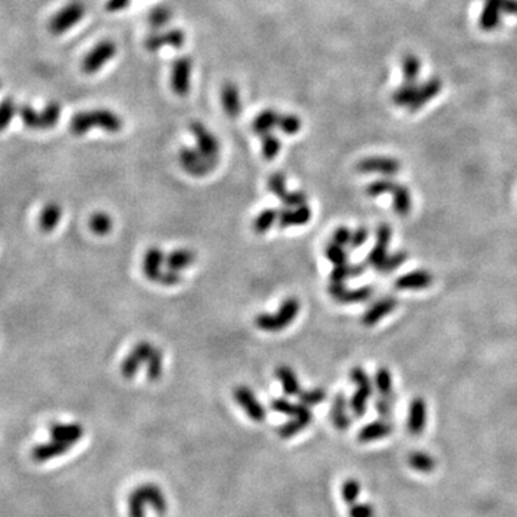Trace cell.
<instances>
[{"label": "cell", "instance_id": "cell-1", "mask_svg": "<svg viewBox=\"0 0 517 517\" xmlns=\"http://www.w3.org/2000/svg\"><path fill=\"white\" fill-rule=\"evenodd\" d=\"M124 123L118 114L109 109H92L75 114L71 120V132L73 136H84L92 128H101L109 134L120 132Z\"/></svg>", "mask_w": 517, "mask_h": 517}, {"label": "cell", "instance_id": "cell-2", "mask_svg": "<svg viewBox=\"0 0 517 517\" xmlns=\"http://www.w3.org/2000/svg\"><path fill=\"white\" fill-rule=\"evenodd\" d=\"M300 311V302L296 298H287L282 302L276 314H260L255 319V325L264 332H279L296 319Z\"/></svg>", "mask_w": 517, "mask_h": 517}, {"label": "cell", "instance_id": "cell-3", "mask_svg": "<svg viewBox=\"0 0 517 517\" xmlns=\"http://www.w3.org/2000/svg\"><path fill=\"white\" fill-rule=\"evenodd\" d=\"M149 503L157 513L164 514L167 511V500L163 491L152 484H144L134 490L128 499L129 517H144V505Z\"/></svg>", "mask_w": 517, "mask_h": 517}, {"label": "cell", "instance_id": "cell-4", "mask_svg": "<svg viewBox=\"0 0 517 517\" xmlns=\"http://www.w3.org/2000/svg\"><path fill=\"white\" fill-rule=\"evenodd\" d=\"M17 111L25 127L36 131L51 129L61 118V107L56 102H49L42 111H36L30 105H22Z\"/></svg>", "mask_w": 517, "mask_h": 517}, {"label": "cell", "instance_id": "cell-5", "mask_svg": "<svg viewBox=\"0 0 517 517\" xmlns=\"http://www.w3.org/2000/svg\"><path fill=\"white\" fill-rule=\"evenodd\" d=\"M179 161L187 174L193 177H204L210 174L219 164V158H208L203 156L197 148L188 147L180 149Z\"/></svg>", "mask_w": 517, "mask_h": 517}, {"label": "cell", "instance_id": "cell-6", "mask_svg": "<svg viewBox=\"0 0 517 517\" xmlns=\"http://www.w3.org/2000/svg\"><path fill=\"white\" fill-rule=\"evenodd\" d=\"M351 381L356 386V391L351 398L350 407L355 417H363L367 411L368 399L372 395V382L368 377V374L363 371L361 367H354L351 371Z\"/></svg>", "mask_w": 517, "mask_h": 517}, {"label": "cell", "instance_id": "cell-7", "mask_svg": "<svg viewBox=\"0 0 517 517\" xmlns=\"http://www.w3.org/2000/svg\"><path fill=\"white\" fill-rule=\"evenodd\" d=\"M85 16V6L81 2H71L56 12L49 22V30L53 35H62L81 22Z\"/></svg>", "mask_w": 517, "mask_h": 517}, {"label": "cell", "instance_id": "cell-8", "mask_svg": "<svg viewBox=\"0 0 517 517\" xmlns=\"http://www.w3.org/2000/svg\"><path fill=\"white\" fill-rule=\"evenodd\" d=\"M117 55V46L112 41H101L95 45L84 57L82 71L87 75H93L100 72L112 57Z\"/></svg>", "mask_w": 517, "mask_h": 517}, {"label": "cell", "instance_id": "cell-9", "mask_svg": "<svg viewBox=\"0 0 517 517\" xmlns=\"http://www.w3.org/2000/svg\"><path fill=\"white\" fill-rule=\"evenodd\" d=\"M191 72L193 62L188 56H181L172 62L170 73V85L177 97H187L191 88Z\"/></svg>", "mask_w": 517, "mask_h": 517}, {"label": "cell", "instance_id": "cell-10", "mask_svg": "<svg viewBox=\"0 0 517 517\" xmlns=\"http://www.w3.org/2000/svg\"><path fill=\"white\" fill-rule=\"evenodd\" d=\"M358 171L362 174H381V176H395L401 170V163L394 157H367L362 158L358 165Z\"/></svg>", "mask_w": 517, "mask_h": 517}, {"label": "cell", "instance_id": "cell-11", "mask_svg": "<svg viewBox=\"0 0 517 517\" xmlns=\"http://www.w3.org/2000/svg\"><path fill=\"white\" fill-rule=\"evenodd\" d=\"M152 350H154V347H152L149 342H147V341L138 342L121 363L123 377L127 378V379H131V378L136 377V374L138 372V370L141 368L143 363L148 361Z\"/></svg>", "mask_w": 517, "mask_h": 517}, {"label": "cell", "instance_id": "cell-12", "mask_svg": "<svg viewBox=\"0 0 517 517\" xmlns=\"http://www.w3.org/2000/svg\"><path fill=\"white\" fill-rule=\"evenodd\" d=\"M190 131L193 134L197 141V149L203 156L208 158H219L220 152V143L219 140L210 132L206 125L200 121H193L190 124Z\"/></svg>", "mask_w": 517, "mask_h": 517}, {"label": "cell", "instance_id": "cell-13", "mask_svg": "<svg viewBox=\"0 0 517 517\" xmlns=\"http://www.w3.org/2000/svg\"><path fill=\"white\" fill-rule=\"evenodd\" d=\"M185 44V33L181 29H170L165 32L152 33L145 39V49L149 52H158L164 46L172 49H181Z\"/></svg>", "mask_w": 517, "mask_h": 517}, {"label": "cell", "instance_id": "cell-14", "mask_svg": "<svg viewBox=\"0 0 517 517\" xmlns=\"http://www.w3.org/2000/svg\"><path fill=\"white\" fill-rule=\"evenodd\" d=\"M233 395H235L236 402L246 411L248 418L256 421V423H262V421H264L266 410L260 404L259 399L256 398V395L253 394L251 388L244 387V386L236 387Z\"/></svg>", "mask_w": 517, "mask_h": 517}, {"label": "cell", "instance_id": "cell-15", "mask_svg": "<svg viewBox=\"0 0 517 517\" xmlns=\"http://www.w3.org/2000/svg\"><path fill=\"white\" fill-rule=\"evenodd\" d=\"M503 0H484V6L478 16V28L484 32H494L502 25Z\"/></svg>", "mask_w": 517, "mask_h": 517}, {"label": "cell", "instance_id": "cell-16", "mask_svg": "<svg viewBox=\"0 0 517 517\" xmlns=\"http://www.w3.org/2000/svg\"><path fill=\"white\" fill-rule=\"evenodd\" d=\"M443 89V82L437 76H433V78H428L426 82L419 84L417 88L415 98L412 104L410 105L408 111L410 112H417L421 108H424L431 100H434L437 95L442 92Z\"/></svg>", "mask_w": 517, "mask_h": 517}, {"label": "cell", "instance_id": "cell-17", "mask_svg": "<svg viewBox=\"0 0 517 517\" xmlns=\"http://www.w3.org/2000/svg\"><path fill=\"white\" fill-rule=\"evenodd\" d=\"M397 306H398V300L392 296L382 298L378 302H375L365 314H363L362 323L365 325V327H375L379 320H382L386 316L392 314Z\"/></svg>", "mask_w": 517, "mask_h": 517}, {"label": "cell", "instance_id": "cell-18", "mask_svg": "<svg viewBox=\"0 0 517 517\" xmlns=\"http://www.w3.org/2000/svg\"><path fill=\"white\" fill-rule=\"evenodd\" d=\"M434 282L433 275L428 271H414L395 280V287L399 291H423L430 287Z\"/></svg>", "mask_w": 517, "mask_h": 517}, {"label": "cell", "instance_id": "cell-19", "mask_svg": "<svg viewBox=\"0 0 517 517\" xmlns=\"http://www.w3.org/2000/svg\"><path fill=\"white\" fill-rule=\"evenodd\" d=\"M408 431L414 435L421 434L427 424V404L423 398H414L408 410Z\"/></svg>", "mask_w": 517, "mask_h": 517}, {"label": "cell", "instance_id": "cell-20", "mask_svg": "<svg viewBox=\"0 0 517 517\" xmlns=\"http://www.w3.org/2000/svg\"><path fill=\"white\" fill-rule=\"evenodd\" d=\"M312 219V210L308 204L295 207L292 208H284L279 213V227L286 228V227H293V226H305L306 223H309Z\"/></svg>", "mask_w": 517, "mask_h": 517}, {"label": "cell", "instance_id": "cell-21", "mask_svg": "<svg viewBox=\"0 0 517 517\" xmlns=\"http://www.w3.org/2000/svg\"><path fill=\"white\" fill-rule=\"evenodd\" d=\"M314 419V415H312V411L309 407L303 406L302 411L292 417L291 421H287V423H284L279 430V435L283 438V439H287V438H292L293 435H296L298 433H300L302 430H305L306 427H308Z\"/></svg>", "mask_w": 517, "mask_h": 517}, {"label": "cell", "instance_id": "cell-22", "mask_svg": "<svg viewBox=\"0 0 517 517\" xmlns=\"http://www.w3.org/2000/svg\"><path fill=\"white\" fill-rule=\"evenodd\" d=\"M221 104L228 118H237L242 111L240 91L233 82H227L221 88Z\"/></svg>", "mask_w": 517, "mask_h": 517}, {"label": "cell", "instance_id": "cell-23", "mask_svg": "<svg viewBox=\"0 0 517 517\" xmlns=\"http://www.w3.org/2000/svg\"><path fill=\"white\" fill-rule=\"evenodd\" d=\"M71 447L72 446L68 444V443H62V442H57V439H52V442H49V443L36 446L32 450V458L37 463H45V462H49V460H52L55 457H60V455L68 453L71 450Z\"/></svg>", "mask_w": 517, "mask_h": 517}, {"label": "cell", "instance_id": "cell-24", "mask_svg": "<svg viewBox=\"0 0 517 517\" xmlns=\"http://www.w3.org/2000/svg\"><path fill=\"white\" fill-rule=\"evenodd\" d=\"M51 435L52 439H57V442L68 443L73 446L78 443L84 435V427L81 424H53L51 427Z\"/></svg>", "mask_w": 517, "mask_h": 517}, {"label": "cell", "instance_id": "cell-25", "mask_svg": "<svg viewBox=\"0 0 517 517\" xmlns=\"http://www.w3.org/2000/svg\"><path fill=\"white\" fill-rule=\"evenodd\" d=\"M348 401L342 394H338L334 398L331 407V421L336 430L345 431L351 426V418L348 415Z\"/></svg>", "mask_w": 517, "mask_h": 517}, {"label": "cell", "instance_id": "cell-26", "mask_svg": "<svg viewBox=\"0 0 517 517\" xmlns=\"http://www.w3.org/2000/svg\"><path fill=\"white\" fill-rule=\"evenodd\" d=\"M165 262L164 253L158 247H149L145 252L144 262H143V272L145 278L151 282H154L158 273L161 272V266Z\"/></svg>", "mask_w": 517, "mask_h": 517}, {"label": "cell", "instance_id": "cell-27", "mask_svg": "<svg viewBox=\"0 0 517 517\" xmlns=\"http://www.w3.org/2000/svg\"><path fill=\"white\" fill-rule=\"evenodd\" d=\"M391 433H392V426H390L384 419H379V421H374V423L367 424L365 427H362L358 434V439L361 443H371V442H375V439H381L390 435Z\"/></svg>", "mask_w": 517, "mask_h": 517}, {"label": "cell", "instance_id": "cell-28", "mask_svg": "<svg viewBox=\"0 0 517 517\" xmlns=\"http://www.w3.org/2000/svg\"><path fill=\"white\" fill-rule=\"evenodd\" d=\"M196 262V253L190 248H177V251L168 253L165 257V266L170 271L180 272L187 269Z\"/></svg>", "mask_w": 517, "mask_h": 517}, {"label": "cell", "instance_id": "cell-29", "mask_svg": "<svg viewBox=\"0 0 517 517\" xmlns=\"http://www.w3.org/2000/svg\"><path fill=\"white\" fill-rule=\"evenodd\" d=\"M279 118H280V114L276 112L275 109H264L253 120L252 129L255 134H257V136L263 137L266 136V134H271V131L278 127Z\"/></svg>", "mask_w": 517, "mask_h": 517}, {"label": "cell", "instance_id": "cell-30", "mask_svg": "<svg viewBox=\"0 0 517 517\" xmlns=\"http://www.w3.org/2000/svg\"><path fill=\"white\" fill-rule=\"evenodd\" d=\"M275 375L276 378L279 379V382L282 384V388H283V392L286 395L289 397H295V395H299L302 391H300V384H299V379L295 374V371L287 367V365H279L275 371Z\"/></svg>", "mask_w": 517, "mask_h": 517}, {"label": "cell", "instance_id": "cell-31", "mask_svg": "<svg viewBox=\"0 0 517 517\" xmlns=\"http://www.w3.org/2000/svg\"><path fill=\"white\" fill-rule=\"evenodd\" d=\"M61 217H62V208L60 204H56V203L46 204L39 217V227L42 228V232L51 233L52 230L60 224Z\"/></svg>", "mask_w": 517, "mask_h": 517}, {"label": "cell", "instance_id": "cell-32", "mask_svg": "<svg viewBox=\"0 0 517 517\" xmlns=\"http://www.w3.org/2000/svg\"><path fill=\"white\" fill-rule=\"evenodd\" d=\"M392 204L395 213L399 216H407L411 212L412 201H411V193L406 185L397 184L392 191Z\"/></svg>", "mask_w": 517, "mask_h": 517}, {"label": "cell", "instance_id": "cell-33", "mask_svg": "<svg viewBox=\"0 0 517 517\" xmlns=\"http://www.w3.org/2000/svg\"><path fill=\"white\" fill-rule=\"evenodd\" d=\"M401 71L404 76V82L417 84L418 76L421 73V61L414 53H407L401 60Z\"/></svg>", "mask_w": 517, "mask_h": 517}, {"label": "cell", "instance_id": "cell-34", "mask_svg": "<svg viewBox=\"0 0 517 517\" xmlns=\"http://www.w3.org/2000/svg\"><path fill=\"white\" fill-rule=\"evenodd\" d=\"M417 88H418V84H410V82H404L401 87H398L394 93H392V102L397 105V107H402V108H410V105L412 104L414 98H415V93H417Z\"/></svg>", "mask_w": 517, "mask_h": 517}, {"label": "cell", "instance_id": "cell-35", "mask_svg": "<svg viewBox=\"0 0 517 517\" xmlns=\"http://www.w3.org/2000/svg\"><path fill=\"white\" fill-rule=\"evenodd\" d=\"M164 354L161 350L154 348L147 361V378L151 382H157L163 377Z\"/></svg>", "mask_w": 517, "mask_h": 517}, {"label": "cell", "instance_id": "cell-36", "mask_svg": "<svg viewBox=\"0 0 517 517\" xmlns=\"http://www.w3.org/2000/svg\"><path fill=\"white\" fill-rule=\"evenodd\" d=\"M279 220V212L275 208H266L253 221V232L256 235H264L269 232V228Z\"/></svg>", "mask_w": 517, "mask_h": 517}, {"label": "cell", "instance_id": "cell-37", "mask_svg": "<svg viewBox=\"0 0 517 517\" xmlns=\"http://www.w3.org/2000/svg\"><path fill=\"white\" fill-rule=\"evenodd\" d=\"M374 295L372 286H362L358 289H345L342 295L336 299L339 303H362L368 300Z\"/></svg>", "mask_w": 517, "mask_h": 517}, {"label": "cell", "instance_id": "cell-38", "mask_svg": "<svg viewBox=\"0 0 517 517\" xmlns=\"http://www.w3.org/2000/svg\"><path fill=\"white\" fill-rule=\"evenodd\" d=\"M374 384H375V388L378 390V392H379L381 397H391V395H394V391H392L394 390L392 375H391V372L387 368H379L377 371Z\"/></svg>", "mask_w": 517, "mask_h": 517}, {"label": "cell", "instance_id": "cell-39", "mask_svg": "<svg viewBox=\"0 0 517 517\" xmlns=\"http://www.w3.org/2000/svg\"><path fill=\"white\" fill-rule=\"evenodd\" d=\"M408 464L419 473H431L435 469V460L427 453H412L408 457Z\"/></svg>", "mask_w": 517, "mask_h": 517}, {"label": "cell", "instance_id": "cell-40", "mask_svg": "<svg viewBox=\"0 0 517 517\" xmlns=\"http://www.w3.org/2000/svg\"><path fill=\"white\" fill-rule=\"evenodd\" d=\"M89 228L97 236H107L112 230V220L107 213H95L89 219Z\"/></svg>", "mask_w": 517, "mask_h": 517}, {"label": "cell", "instance_id": "cell-41", "mask_svg": "<svg viewBox=\"0 0 517 517\" xmlns=\"http://www.w3.org/2000/svg\"><path fill=\"white\" fill-rule=\"evenodd\" d=\"M282 148V143L273 134H266L262 137V156L264 160L272 161L275 160Z\"/></svg>", "mask_w": 517, "mask_h": 517}, {"label": "cell", "instance_id": "cell-42", "mask_svg": "<svg viewBox=\"0 0 517 517\" xmlns=\"http://www.w3.org/2000/svg\"><path fill=\"white\" fill-rule=\"evenodd\" d=\"M171 17H172V13H171V10L168 8L158 6V8H154V9H152L149 12V15H148V24L151 25L152 29L161 30V29H164L168 25V22L171 21Z\"/></svg>", "mask_w": 517, "mask_h": 517}, {"label": "cell", "instance_id": "cell-43", "mask_svg": "<svg viewBox=\"0 0 517 517\" xmlns=\"http://www.w3.org/2000/svg\"><path fill=\"white\" fill-rule=\"evenodd\" d=\"M278 128L286 134V136H295L302 128V120L295 114H284L280 115Z\"/></svg>", "mask_w": 517, "mask_h": 517}, {"label": "cell", "instance_id": "cell-44", "mask_svg": "<svg viewBox=\"0 0 517 517\" xmlns=\"http://www.w3.org/2000/svg\"><path fill=\"white\" fill-rule=\"evenodd\" d=\"M325 256H327V259L335 266L348 263V252L345 251L343 246H339L334 242H331L327 247H325Z\"/></svg>", "mask_w": 517, "mask_h": 517}, {"label": "cell", "instance_id": "cell-45", "mask_svg": "<svg viewBox=\"0 0 517 517\" xmlns=\"http://www.w3.org/2000/svg\"><path fill=\"white\" fill-rule=\"evenodd\" d=\"M271 407H272V410H275L280 414H284L287 417H295L302 411L303 404H293V402H291L289 399H286V398H278V399H273L271 402Z\"/></svg>", "mask_w": 517, "mask_h": 517}, {"label": "cell", "instance_id": "cell-46", "mask_svg": "<svg viewBox=\"0 0 517 517\" xmlns=\"http://www.w3.org/2000/svg\"><path fill=\"white\" fill-rule=\"evenodd\" d=\"M299 399H300V404L311 408V407L319 406L322 401L327 399V391H325L323 388H314V390H308V391H302L299 394Z\"/></svg>", "mask_w": 517, "mask_h": 517}, {"label": "cell", "instance_id": "cell-47", "mask_svg": "<svg viewBox=\"0 0 517 517\" xmlns=\"http://www.w3.org/2000/svg\"><path fill=\"white\" fill-rule=\"evenodd\" d=\"M359 493H361V484H359V482L355 480V478H350V480H347L342 484V489H341L342 499H343L345 503H348L350 506L356 503Z\"/></svg>", "mask_w": 517, "mask_h": 517}, {"label": "cell", "instance_id": "cell-48", "mask_svg": "<svg viewBox=\"0 0 517 517\" xmlns=\"http://www.w3.org/2000/svg\"><path fill=\"white\" fill-rule=\"evenodd\" d=\"M397 183L392 181V180H388V179H382V180H377L374 183H371L368 187H367V194L371 196V197H379L382 194H387V193H392L394 188H395Z\"/></svg>", "mask_w": 517, "mask_h": 517}, {"label": "cell", "instance_id": "cell-49", "mask_svg": "<svg viewBox=\"0 0 517 517\" xmlns=\"http://www.w3.org/2000/svg\"><path fill=\"white\" fill-rule=\"evenodd\" d=\"M15 112H16V105L12 98H5L2 102H0V132L5 131L9 127L12 118L15 117Z\"/></svg>", "mask_w": 517, "mask_h": 517}, {"label": "cell", "instance_id": "cell-50", "mask_svg": "<svg viewBox=\"0 0 517 517\" xmlns=\"http://www.w3.org/2000/svg\"><path fill=\"white\" fill-rule=\"evenodd\" d=\"M388 255L390 253H388V248L387 247H382V246L375 244L372 247V251L368 253L367 264L372 266L374 269H377V271H381V267H382V264L386 263Z\"/></svg>", "mask_w": 517, "mask_h": 517}, {"label": "cell", "instance_id": "cell-51", "mask_svg": "<svg viewBox=\"0 0 517 517\" xmlns=\"http://www.w3.org/2000/svg\"><path fill=\"white\" fill-rule=\"evenodd\" d=\"M286 208L291 207H300L308 201V196L303 191H286V193L279 199Z\"/></svg>", "mask_w": 517, "mask_h": 517}, {"label": "cell", "instance_id": "cell-52", "mask_svg": "<svg viewBox=\"0 0 517 517\" xmlns=\"http://www.w3.org/2000/svg\"><path fill=\"white\" fill-rule=\"evenodd\" d=\"M267 188L272 194H275L278 199H280L286 193V179L283 172H275L267 180Z\"/></svg>", "mask_w": 517, "mask_h": 517}, {"label": "cell", "instance_id": "cell-53", "mask_svg": "<svg viewBox=\"0 0 517 517\" xmlns=\"http://www.w3.org/2000/svg\"><path fill=\"white\" fill-rule=\"evenodd\" d=\"M407 259H408V255H407L406 252H397V253L388 255L386 263L382 264V267H381V271H379V272H384V273L394 272L395 269H398V267H399L401 264H404Z\"/></svg>", "mask_w": 517, "mask_h": 517}, {"label": "cell", "instance_id": "cell-54", "mask_svg": "<svg viewBox=\"0 0 517 517\" xmlns=\"http://www.w3.org/2000/svg\"><path fill=\"white\" fill-rule=\"evenodd\" d=\"M394 401H395V397H394V395H391V397H381L379 399H377V402H375V410L378 411V414H379L382 418H388V417L392 415Z\"/></svg>", "mask_w": 517, "mask_h": 517}, {"label": "cell", "instance_id": "cell-55", "mask_svg": "<svg viewBox=\"0 0 517 517\" xmlns=\"http://www.w3.org/2000/svg\"><path fill=\"white\" fill-rule=\"evenodd\" d=\"M391 239H392V228L388 224L378 226L377 233H375V242H377L375 244L388 248Z\"/></svg>", "mask_w": 517, "mask_h": 517}, {"label": "cell", "instance_id": "cell-56", "mask_svg": "<svg viewBox=\"0 0 517 517\" xmlns=\"http://www.w3.org/2000/svg\"><path fill=\"white\" fill-rule=\"evenodd\" d=\"M181 282V276L179 272H174V271H161L158 273V276L156 278L154 283H160L163 286H176Z\"/></svg>", "mask_w": 517, "mask_h": 517}, {"label": "cell", "instance_id": "cell-57", "mask_svg": "<svg viewBox=\"0 0 517 517\" xmlns=\"http://www.w3.org/2000/svg\"><path fill=\"white\" fill-rule=\"evenodd\" d=\"M351 278V264H338L331 272V283H343Z\"/></svg>", "mask_w": 517, "mask_h": 517}, {"label": "cell", "instance_id": "cell-58", "mask_svg": "<svg viewBox=\"0 0 517 517\" xmlns=\"http://www.w3.org/2000/svg\"><path fill=\"white\" fill-rule=\"evenodd\" d=\"M350 517H374L375 510L368 503H354L348 510Z\"/></svg>", "mask_w": 517, "mask_h": 517}, {"label": "cell", "instance_id": "cell-59", "mask_svg": "<svg viewBox=\"0 0 517 517\" xmlns=\"http://www.w3.org/2000/svg\"><path fill=\"white\" fill-rule=\"evenodd\" d=\"M351 237H352V232L345 226H341L338 227L335 232H334V236H332V242L339 244V246H350L351 244Z\"/></svg>", "mask_w": 517, "mask_h": 517}, {"label": "cell", "instance_id": "cell-60", "mask_svg": "<svg viewBox=\"0 0 517 517\" xmlns=\"http://www.w3.org/2000/svg\"><path fill=\"white\" fill-rule=\"evenodd\" d=\"M368 236H370L368 228H365V227H358V228L355 230V232H352V237H351V244H350V247H352V248H358V247L363 246V244L367 243Z\"/></svg>", "mask_w": 517, "mask_h": 517}, {"label": "cell", "instance_id": "cell-61", "mask_svg": "<svg viewBox=\"0 0 517 517\" xmlns=\"http://www.w3.org/2000/svg\"><path fill=\"white\" fill-rule=\"evenodd\" d=\"M131 5V0H108L107 2V10L108 12H121L127 9Z\"/></svg>", "mask_w": 517, "mask_h": 517}, {"label": "cell", "instance_id": "cell-62", "mask_svg": "<svg viewBox=\"0 0 517 517\" xmlns=\"http://www.w3.org/2000/svg\"><path fill=\"white\" fill-rule=\"evenodd\" d=\"M502 10H503V15L517 16V0H503Z\"/></svg>", "mask_w": 517, "mask_h": 517}, {"label": "cell", "instance_id": "cell-63", "mask_svg": "<svg viewBox=\"0 0 517 517\" xmlns=\"http://www.w3.org/2000/svg\"><path fill=\"white\" fill-rule=\"evenodd\" d=\"M367 269V264L358 263V264H351V278H359L363 275Z\"/></svg>", "mask_w": 517, "mask_h": 517}, {"label": "cell", "instance_id": "cell-64", "mask_svg": "<svg viewBox=\"0 0 517 517\" xmlns=\"http://www.w3.org/2000/svg\"><path fill=\"white\" fill-rule=\"evenodd\" d=\"M0 88H2V84H0Z\"/></svg>", "mask_w": 517, "mask_h": 517}]
</instances>
